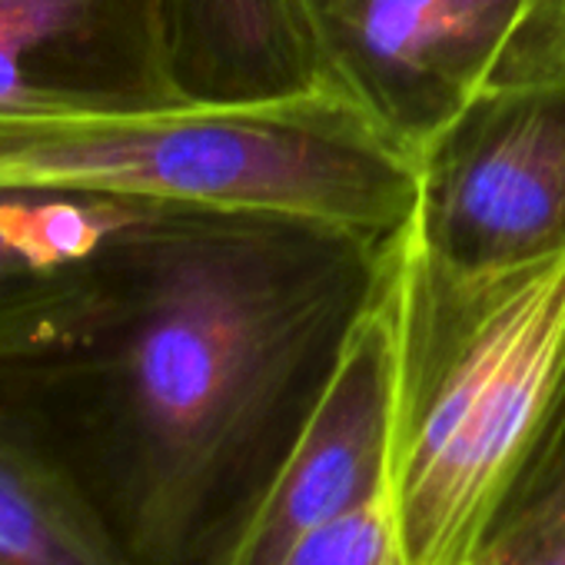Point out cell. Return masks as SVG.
Here are the masks:
<instances>
[{
  "mask_svg": "<svg viewBox=\"0 0 565 565\" xmlns=\"http://www.w3.org/2000/svg\"><path fill=\"white\" fill-rule=\"evenodd\" d=\"M399 236L147 206L81 323L0 360V409L87 486L140 565H216L390 287Z\"/></svg>",
  "mask_w": 565,
  "mask_h": 565,
  "instance_id": "6da1fadb",
  "label": "cell"
},
{
  "mask_svg": "<svg viewBox=\"0 0 565 565\" xmlns=\"http://www.w3.org/2000/svg\"><path fill=\"white\" fill-rule=\"evenodd\" d=\"M390 502L403 565L472 562L565 360V259L502 276L433 266L399 233L390 282Z\"/></svg>",
  "mask_w": 565,
  "mask_h": 565,
  "instance_id": "7a4b0ae2",
  "label": "cell"
},
{
  "mask_svg": "<svg viewBox=\"0 0 565 565\" xmlns=\"http://www.w3.org/2000/svg\"><path fill=\"white\" fill-rule=\"evenodd\" d=\"M0 190L266 210L399 236L416 157L333 94L97 114H0Z\"/></svg>",
  "mask_w": 565,
  "mask_h": 565,
  "instance_id": "3957f363",
  "label": "cell"
},
{
  "mask_svg": "<svg viewBox=\"0 0 565 565\" xmlns=\"http://www.w3.org/2000/svg\"><path fill=\"white\" fill-rule=\"evenodd\" d=\"M323 90L416 150L492 87L565 67V0H300Z\"/></svg>",
  "mask_w": 565,
  "mask_h": 565,
  "instance_id": "277c9868",
  "label": "cell"
},
{
  "mask_svg": "<svg viewBox=\"0 0 565 565\" xmlns=\"http://www.w3.org/2000/svg\"><path fill=\"white\" fill-rule=\"evenodd\" d=\"M403 236L459 276L565 259V67L479 94L416 150Z\"/></svg>",
  "mask_w": 565,
  "mask_h": 565,
  "instance_id": "5b68a950",
  "label": "cell"
},
{
  "mask_svg": "<svg viewBox=\"0 0 565 565\" xmlns=\"http://www.w3.org/2000/svg\"><path fill=\"white\" fill-rule=\"evenodd\" d=\"M390 436L393 313L386 287L216 565H273L303 532L390 489Z\"/></svg>",
  "mask_w": 565,
  "mask_h": 565,
  "instance_id": "8992f818",
  "label": "cell"
},
{
  "mask_svg": "<svg viewBox=\"0 0 565 565\" xmlns=\"http://www.w3.org/2000/svg\"><path fill=\"white\" fill-rule=\"evenodd\" d=\"M173 104L167 0H0V114Z\"/></svg>",
  "mask_w": 565,
  "mask_h": 565,
  "instance_id": "52a82bcc",
  "label": "cell"
},
{
  "mask_svg": "<svg viewBox=\"0 0 565 565\" xmlns=\"http://www.w3.org/2000/svg\"><path fill=\"white\" fill-rule=\"evenodd\" d=\"M147 206L0 190V360L51 347L81 323L107 243Z\"/></svg>",
  "mask_w": 565,
  "mask_h": 565,
  "instance_id": "ba28073f",
  "label": "cell"
},
{
  "mask_svg": "<svg viewBox=\"0 0 565 565\" xmlns=\"http://www.w3.org/2000/svg\"><path fill=\"white\" fill-rule=\"evenodd\" d=\"M167 34L173 77L190 104L323 90L300 0H167Z\"/></svg>",
  "mask_w": 565,
  "mask_h": 565,
  "instance_id": "9c48e42d",
  "label": "cell"
},
{
  "mask_svg": "<svg viewBox=\"0 0 565 565\" xmlns=\"http://www.w3.org/2000/svg\"><path fill=\"white\" fill-rule=\"evenodd\" d=\"M0 565H140L71 466L0 409Z\"/></svg>",
  "mask_w": 565,
  "mask_h": 565,
  "instance_id": "30bf717a",
  "label": "cell"
},
{
  "mask_svg": "<svg viewBox=\"0 0 565 565\" xmlns=\"http://www.w3.org/2000/svg\"><path fill=\"white\" fill-rule=\"evenodd\" d=\"M476 558L479 565H565V360Z\"/></svg>",
  "mask_w": 565,
  "mask_h": 565,
  "instance_id": "8fae6325",
  "label": "cell"
},
{
  "mask_svg": "<svg viewBox=\"0 0 565 565\" xmlns=\"http://www.w3.org/2000/svg\"><path fill=\"white\" fill-rule=\"evenodd\" d=\"M273 565H403L390 489L303 532Z\"/></svg>",
  "mask_w": 565,
  "mask_h": 565,
  "instance_id": "7c38bea8",
  "label": "cell"
},
{
  "mask_svg": "<svg viewBox=\"0 0 565 565\" xmlns=\"http://www.w3.org/2000/svg\"><path fill=\"white\" fill-rule=\"evenodd\" d=\"M462 565H479V558H472V562H462Z\"/></svg>",
  "mask_w": 565,
  "mask_h": 565,
  "instance_id": "4fadbf2b",
  "label": "cell"
}]
</instances>
